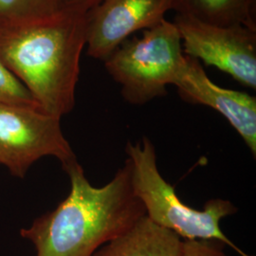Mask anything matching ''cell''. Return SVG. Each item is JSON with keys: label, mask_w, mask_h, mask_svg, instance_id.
<instances>
[{"label": "cell", "mask_w": 256, "mask_h": 256, "mask_svg": "<svg viewBox=\"0 0 256 256\" xmlns=\"http://www.w3.org/2000/svg\"><path fill=\"white\" fill-rule=\"evenodd\" d=\"M174 24L183 52L256 88V30L243 25L220 26L178 14Z\"/></svg>", "instance_id": "cell-6"}, {"label": "cell", "mask_w": 256, "mask_h": 256, "mask_svg": "<svg viewBox=\"0 0 256 256\" xmlns=\"http://www.w3.org/2000/svg\"><path fill=\"white\" fill-rule=\"evenodd\" d=\"M182 37L174 22L166 19L144 30L140 38L126 40L104 61L131 104L142 106L162 97L185 64Z\"/></svg>", "instance_id": "cell-4"}, {"label": "cell", "mask_w": 256, "mask_h": 256, "mask_svg": "<svg viewBox=\"0 0 256 256\" xmlns=\"http://www.w3.org/2000/svg\"><path fill=\"white\" fill-rule=\"evenodd\" d=\"M183 240L144 216L92 256H180Z\"/></svg>", "instance_id": "cell-9"}, {"label": "cell", "mask_w": 256, "mask_h": 256, "mask_svg": "<svg viewBox=\"0 0 256 256\" xmlns=\"http://www.w3.org/2000/svg\"><path fill=\"white\" fill-rule=\"evenodd\" d=\"M218 241L183 240L180 256H228Z\"/></svg>", "instance_id": "cell-13"}, {"label": "cell", "mask_w": 256, "mask_h": 256, "mask_svg": "<svg viewBox=\"0 0 256 256\" xmlns=\"http://www.w3.org/2000/svg\"><path fill=\"white\" fill-rule=\"evenodd\" d=\"M102 0H59L60 9L66 12L86 14Z\"/></svg>", "instance_id": "cell-14"}, {"label": "cell", "mask_w": 256, "mask_h": 256, "mask_svg": "<svg viewBox=\"0 0 256 256\" xmlns=\"http://www.w3.org/2000/svg\"><path fill=\"white\" fill-rule=\"evenodd\" d=\"M174 86L184 101L209 106L224 116L256 156V97L216 84L200 62L188 55Z\"/></svg>", "instance_id": "cell-8"}, {"label": "cell", "mask_w": 256, "mask_h": 256, "mask_svg": "<svg viewBox=\"0 0 256 256\" xmlns=\"http://www.w3.org/2000/svg\"><path fill=\"white\" fill-rule=\"evenodd\" d=\"M131 170L132 186L152 221L173 230L184 240H210L230 246L241 256L245 254L230 240L220 227V221L234 214L238 208L227 200L212 198L203 210L184 204L174 188L160 173L155 146L147 137L128 144L126 148Z\"/></svg>", "instance_id": "cell-3"}, {"label": "cell", "mask_w": 256, "mask_h": 256, "mask_svg": "<svg viewBox=\"0 0 256 256\" xmlns=\"http://www.w3.org/2000/svg\"><path fill=\"white\" fill-rule=\"evenodd\" d=\"M172 0H102L88 12V54L104 61L128 37L165 19Z\"/></svg>", "instance_id": "cell-7"}, {"label": "cell", "mask_w": 256, "mask_h": 256, "mask_svg": "<svg viewBox=\"0 0 256 256\" xmlns=\"http://www.w3.org/2000/svg\"><path fill=\"white\" fill-rule=\"evenodd\" d=\"M48 156L63 167L76 160L61 119L37 106L0 104V164L23 178L36 162Z\"/></svg>", "instance_id": "cell-5"}, {"label": "cell", "mask_w": 256, "mask_h": 256, "mask_svg": "<svg viewBox=\"0 0 256 256\" xmlns=\"http://www.w3.org/2000/svg\"><path fill=\"white\" fill-rule=\"evenodd\" d=\"M172 10L204 23L256 30V0H172Z\"/></svg>", "instance_id": "cell-10"}, {"label": "cell", "mask_w": 256, "mask_h": 256, "mask_svg": "<svg viewBox=\"0 0 256 256\" xmlns=\"http://www.w3.org/2000/svg\"><path fill=\"white\" fill-rule=\"evenodd\" d=\"M0 104L37 106L32 94L0 59Z\"/></svg>", "instance_id": "cell-12"}, {"label": "cell", "mask_w": 256, "mask_h": 256, "mask_svg": "<svg viewBox=\"0 0 256 256\" xmlns=\"http://www.w3.org/2000/svg\"><path fill=\"white\" fill-rule=\"evenodd\" d=\"M60 12L59 0H0V27L50 18Z\"/></svg>", "instance_id": "cell-11"}, {"label": "cell", "mask_w": 256, "mask_h": 256, "mask_svg": "<svg viewBox=\"0 0 256 256\" xmlns=\"http://www.w3.org/2000/svg\"><path fill=\"white\" fill-rule=\"evenodd\" d=\"M86 25L88 12L61 10L50 18L0 27V59L37 106L60 119L75 106Z\"/></svg>", "instance_id": "cell-2"}, {"label": "cell", "mask_w": 256, "mask_h": 256, "mask_svg": "<svg viewBox=\"0 0 256 256\" xmlns=\"http://www.w3.org/2000/svg\"><path fill=\"white\" fill-rule=\"evenodd\" d=\"M63 169L70 180L68 196L21 230L36 256H92L146 216L133 190L128 160L102 187L92 185L77 160Z\"/></svg>", "instance_id": "cell-1"}]
</instances>
